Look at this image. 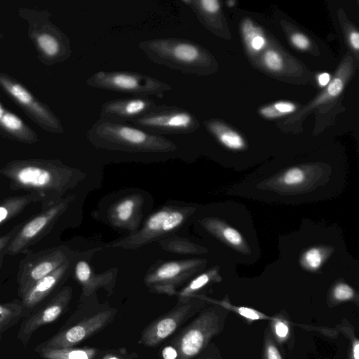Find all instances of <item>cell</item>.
<instances>
[{
    "mask_svg": "<svg viewBox=\"0 0 359 359\" xmlns=\"http://www.w3.org/2000/svg\"><path fill=\"white\" fill-rule=\"evenodd\" d=\"M0 174L10 180L11 189L39 195L44 208L59 201L56 196L67 188L72 172L57 161L26 159L8 163Z\"/></svg>",
    "mask_w": 359,
    "mask_h": 359,
    "instance_id": "1",
    "label": "cell"
},
{
    "mask_svg": "<svg viewBox=\"0 0 359 359\" xmlns=\"http://www.w3.org/2000/svg\"><path fill=\"white\" fill-rule=\"evenodd\" d=\"M262 60L264 66L271 72H278L283 69V61L282 57L275 50L269 49L265 51Z\"/></svg>",
    "mask_w": 359,
    "mask_h": 359,
    "instance_id": "31",
    "label": "cell"
},
{
    "mask_svg": "<svg viewBox=\"0 0 359 359\" xmlns=\"http://www.w3.org/2000/svg\"><path fill=\"white\" fill-rule=\"evenodd\" d=\"M137 355L129 353L124 348L110 349L101 351L99 359H136Z\"/></svg>",
    "mask_w": 359,
    "mask_h": 359,
    "instance_id": "35",
    "label": "cell"
},
{
    "mask_svg": "<svg viewBox=\"0 0 359 359\" xmlns=\"http://www.w3.org/2000/svg\"><path fill=\"white\" fill-rule=\"evenodd\" d=\"M22 224V223L16 225L8 233L0 236V253L2 252V251L4 252L5 249L8 245L12 239L14 238V236H15L16 233L18 232Z\"/></svg>",
    "mask_w": 359,
    "mask_h": 359,
    "instance_id": "39",
    "label": "cell"
},
{
    "mask_svg": "<svg viewBox=\"0 0 359 359\" xmlns=\"http://www.w3.org/2000/svg\"><path fill=\"white\" fill-rule=\"evenodd\" d=\"M194 359H222L219 351L214 344H209Z\"/></svg>",
    "mask_w": 359,
    "mask_h": 359,
    "instance_id": "38",
    "label": "cell"
},
{
    "mask_svg": "<svg viewBox=\"0 0 359 359\" xmlns=\"http://www.w3.org/2000/svg\"><path fill=\"white\" fill-rule=\"evenodd\" d=\"M292 324L283 314L272 316L269 324V330L275 341L280 345H287L289 348H292L294 344Z\"/></svg>",
    "mask_w": 359,
    "mask_h": 359,
    "instance_id": "21",
    "label": "cell"
},
{
    "mask_svg": "<svg viewBox=\"0 0 359 359\" xmlns=\"http://www.w3.org/2000/svg\"><path fill=\"white\" fill-rule=\"evenodd\" d=\"M183 219L180 211L160 210L149 218L146 227L151 231L168 232L180 226Z\"/></svg>",
    "mask_w": 359,
    "mask_h": 359,
    "instance_id": "20",
    "label": "cell"
},
{
    "mask_svg": "<svg viewBox=\"0 0 359 359\" xmlns=\"http://www.w3.org/2000/svg\"><path fill=\"white\" fill-rule=\"evenodd\" d=\"M34 39L39 50L50 61L62 62L71 54L69 39L56 28H51L48 32H39Z\"/></svg>",
    "mask_w": 359,
    "mask_h": 359,
    "instance_id": "15",
    "label": "cell"
},
{
    "mask_svg": "<svg viewBox=\"0 0 359 359\" xmlns=\"http://www.w3.org/2000/svg\"><path fill=\"white\" fill-rule=\"evenodd\" d=\"M116 313L113 308L85 311L80 306L55 334L39 345L50 348L74 347L109 325Z\"/></svg>",
    "mask_w": 359,
    "mask_h": 359,
    "instance_id": "5",
    "label": "cell"
},
{
    "mask_svg": "<svg viewBox=\"0 0 359 359\" xmlns=\"http://www.w3.org/2000/svg\"><path fill=\"white\" fill-rule=\"evenodd\" d=\"M156 104L148 97L118 98L104 102L100 118L130 123L149 111Z\"/></svg>",
    "mask_w": 359,
    "mask_h": 359,
    "instance_id": "13",
    "label": "cell"
},
{
    "mask_svg": "<svg viewBox=\"0 0 359 359\" xmlns=\"http://www.w3.org/2000/svg\"><path fill=\"white\" fill-rule=\"evenodd\" d=\"M290 41L293 46L299 50H306L310 46V41L308 37L299 32L292 34Z\"/></svg>",
    "mask_w": 359,
    "mask_h": 359,
    "instance_id": "37",
    "label": "cell"
},
{
    "mask_svg": "<svg viewBox=\"0 0 359 359\" xmlns=\"http://www.w3.org/2000/svg\"><path fill=\"white\" fill-rule=\"evenodd\" d=\"M229 311L215 304L203 308L167 344L175 359H194L224 330Z\"/></svg>",
    "mask_w": 359,
    "mask_h": 359,
    "instance_id": "4",
    "label": "cell"
},
{
    "mask_svg": "<svg viewBox=\"0 0 359 359\" xmlns=\"http://www.w3.org/2000/svg\"><path fill=\"white\" fill-rule=\"evenodd\" d=\"M22 319L21 300L13 299L8 302H0V334L15 325Z\"/></svg>",
    "mask_w": 359,
    "mask_h": 359,
    "instance_id": "22",
    "label": "cell"
},
{
    "mask_svg": "<svg viewBox=\"0 0 359 359\" xmlns=\"http://www.w3.org/2000/svg\"><path fill=\"white\" fill-rule=\"evenodd\" d=\"M208 303L203 296L198 295L187 302L178 301L175 308L153 320L143 330L139 344L146 347L158 346Z\"/></svg>",
    "mask_w": 359,
    "mask_h": 359,
    "instance_id": "8",
    "label": "cell"
},
{
    "mask_svg": "<svg viewBox=\"0 0 359 359\" xmlns=\"http://www.w3.org/2000/svg\"><path fill=\"white\" fill-rule=\"evenodd\" d=\"M305 179L304 171L299 168H292L287 170L282 177L283 182L287 186L301 184Z\"/></svg>",
    "mask_w": 359,
    "mask_h": 359,
    "instance_id": "34",
    "label": "cell"
},
{
    "mask_svg": "<svg viewBox=\"0 0 359 359\" xmlns=\"http://www.w3.org/2000/svg\"><path fill=\"white\" fill-rule=\"evenodd\" d=\"M234 3H235L234 1H230L227 2V4H228L229 6H233Z\"/></svg>",
    "mask_w": 359,
    "mask_h": 359,
    "instance_id": "43",
    "label": "cell"
},
{
    "mask_svg": "<svg viewBox=\"0 0 359 359\" xmlns=\"http://www.w3.org/2000/svg\"><path fill=\"white\" fill-rule=\"evenodd\" d=\"M34 351L42 359H99L101 353L100 349L89 346L50 348L39 344Z\"/></svg>",
    "mask_w": 359,
    "mask_h": 359,
    "instance_id": "17",
    "label": "cell"
},
{
    "mask_svg": "<svg viewBox=\"0 0 359 359\" xmlns=\"http://www.w3.org/2000/svg\"><path fill=\"white\" fill-rule=\"evenodd\" d=\"M4 255V252H1L0 253V269L1 268V266L3 264Z\"/></svg>",
    "mask_w": 359,
    "mask_h": 359,
    "instance_id": "42",
    "label": "cell"
},
{
    "mask_svg": "<svg viewBox=\"0 0 359 359\" xmlns=\"http://www.w3.org/2000/svg\"><path fill=\"white\" fill-rule=\"evenodd\" d=\"M329 298L327 304L330 306H334L345 302L354 300L355 292L348 284L340 283L333 287Z\"/></svg>",
    "mask_w": 359,
    "mask_h": 359,
    "instance_id": "28",
    "label": "cell"
},
{
    "mask_svg": "<svg viewBox=\"0 0 359 359\" xmlns=\"http://www.w3.org/2000/svg\"><path fill=\"white\" fill-rule=\"evenodd\" d=\"M67 261L65 255L60 248L46 249L26 255L20 261L17 274L18 296L21 297L36 282Z\"/></svg>",
    "mask_w": 359,
    "mask_h": 359,
    "instance_id": "10",
    "label": "cell"
},
{
    "mask_svg": "<svg viewBox=\"0 0 359 359\" xmlns=\"http://www.w3.org/2000/svg\"><path fill=\"white\" fill-rule=\"evenodd\" d=\"M130 123L158 135L189 134L199 126L196 117L187 109L175 105L157 104Z\"/></svg>",
    "mask_w": 359,
    "mask_h": 359,
    "instance_id": "7",
    "label": "cell"
},
{
    "mask_svg": "<svg viewBox=\"0 0 359 359\" xmlns=\"http://www.w3.org/2000/svg\"><path fill=\"white\" fill-rule=\"evenodd\" d=\"M212 277V273H205L193 279L186 287L177 293L179 302H187L193 297L198 290L210 281Z\"/></svg>",
    "mask_w": 359,
    "mask_h": 359,
    "instance_id": "25",
    "label": "cell"
},
{
    "mask_svg": "<svg viewBox=\"0 0 359 359\" xmlns=\"http://www.w3.org/2000/svg\"><path fill=\"white\" fill-rule=\"evenodd\" d=\"M318 81L320 86H326L330 81V74L327 72L320 74L318 77Z\"/></svg>",
    "mask_w": 359,
    "mask_h": 359,
    "instance_id": "41",
    "label": "cell"
},
{
    "mask_svg": "<svg viewBox=\"0 0 359 359\" xmlns=\"http://www.w3.org/2000/svg\"><path fill=\"white\" fill-rule=\"evenodd\" d=\"M323 257L321 251L318 248H311L303 255L304 265L310 270H316L323 262Z\"/></svg>",
    "mask_w": 359,
    "mask_h": 359,
    "instance_id": "32",
    "label": "cell"
},
{
    "mask_svg": "<svg viewBox=\"0 0 359 359\" xmlns=\"http://www.w3.org/2000/svg\"><path fill=\"white\" fill-rule=\"evenodd\" d=\"M67 204V199L59 200L42 208L41 212L22 224L5 249L4 254L13 256L27 252L29 247L35 245L50 231Z\"/></svg>",
    "mask_w": 359,
    "mask_h": 359,
    "instance_id": "9",
    "label": "cell"
},
{
    "mask_svg": "<svg viewBox=\"0 0 359 359\" xmlns=\"http://www.w3.org/2000/svg\"><path fill=\"white\" fill-rule=\"evenodd\" d=\"M42 202L41 197L34 193L11 196L0 203V226L22 212L32 203Z\"/></svg>",
    "mask_w": 359,
    "mask_h": 359,
    "instance_id": "18",
    "label": "cell"
},
{
    "mask_svg": "<svg viewBox=\"0 0 359 359\" xmlns=\"http://www.w3.org/2000/svg\"><path fill=\"white\" fill-rule=\"evenodd\" d=\"M348 41L351 46L355 51L359 49V33L357 31H352L348 36Z\"/></svg>",
    "mask_w": 359,
    "mask_h": 359,
    "instance_id": "40",
    "label": "cell"
},
{
    "mask_svg": "<svg viewBox=\"0 0 359 359\" xmlns=\"http://www.w3.org/2000/svg\"><path fill=\"white\" fill-rule=\"evenodd\" d=\"M214 229L229 245L239 249L245 247L242 236L235 229L220 222H214Z\"/></svg>",
    "mask_w": 359,
    "mask_h": 359,
    "instance_id": "26",
    "label": "cell"
},
{
    "mask_svg": "<svg viewBox=\"0 0 359 359\" xmlns=\"http://www.w3.org/2000/svg\"><path fill=\"white\" fill-rule=\"evenodd\" d=\"M348 359H353L350 352L348 351Z\"/></svg>",
    "mask_w": 359,
    "mask_h": 359,
    "instance_id": "44",
    "label": "cell"
},
{
    "mask_svg": "<svg viewBox=\"0 0 359 359\" xmlns=\"http://www.w3.org/2000/svg\"><path fill=\"white\" fill-rule=\"evenodd\" d=\"M337 328L350 340L351 350L349 352L353 359H359V340L355 334L353 327L348 322L344 320L341 325L337 326Z\"/></svg>",
    "mask_w": 359,
    "mask_h": 359,
    "instance_id": "30",
    "label": "cell"
},
{
    "mask_svg": "<svg viewBox=\"0 0 359 359\" xmlns=\"http://www.w3.org/2000/svg\"><path fill=\"white\" fill-rule=\"evenodd\" d=\"M72 293L71 287H63L44 306L23 318L17 333L18 340L26 347L39 328L57 320L67 311Z\"/></svg>",
    "mask_w": 359,
    "mask_h": 359,
    "instance_id": "11",
    "label": "cell"
},
{
    "mask_svg": "<svg viewBox=\"0 0 359 359\" xmlns=\"http://www.w3.org/2000/svg\"><path fill=\"white\" fill-rule=\"evenodd\" d=\"M69 264L67 261L54 271L36 282L27 292L20 297L22 306V319L30 315L59 285Z\"/></svg>",
    "mask_w": 359,
    "mask_h": 359,
    "instance_id": "14",
    "label": "cell"
},
{
    "mask_svg": "<svg viewBox=\"0 0 359 359\" xmlns=\"http://www.w3.org/2000/svg\"><path fill=\"white\" fill-rule=\"evenodd\" d=\"M205 125L207 130L224 147L233 150L245 148V143L242 136L221 121L209 120L205 122Z\"/></svg>",
    "mask_w": 359,
    "mask_h": 359,
    "instance_id": "19",
    "label": "cell"
},
{
    "mask_svg": "<svg viewBox=\"0 0 359 359\" xmlns=\"http://www.w3.org/2000/svg\"><path fill=\"white\" fill-rule=\"evenodd\" d=\"M296 105L287 101H279L271 105L262 107L259 114L266 118H274L294 112Z\"/></svg>",
    "mask_w": 359,
    "mask_h": 359,
    "instance_id": "27",
    "label": "cell"
},
{
    "mask_svg": "<svg viewBox=\"0 0 359 359\" xmlns=\"http://www.w3.org/2000/svg\"><path fill=\"white\" fill-rule=\"evenodd\" d=\"M134 207L135 203L131 199L121 202L116 208L118 219L123 222L128 220L133 215Z\"/></svg>",
    "mask_w": 359,
    "mask_h": 359,
    "instance_id": "36",
    "label": "cell"
},
{
    "mask_svg": "<svg viewBox=\"0 0 359 359\" xmlns=\"http://www.w3.org/2000/svg\"><path fill=\"white\" fill-rule=\"evenodd\" d=\"M241 31L248 49L252 53L262 50L266 44V39L262 30L255 26L249 19L242 22Z\"/></svg>",
    "mask_w": 359,
    "mask_h": 359,
    "instance_id": "23",
    "label": "cell"
},
{
    "mask_svg": "<svg viewBox=\"0 0 359 359\" xmlns=\"http://www.w3.org/2000/svg\"><path fill=\"white\" fill-rule=\"evenodd\" d=\"M86 84L94 88L126 93L134 97H163L172 87L156 78L130 71H99L91 75Z\"/></svg>",
    "mask_w": 359,
    "mask_h": 359,
    "instance_id": "6",
    "label": "cell"
},
{
    "mask_svg": "<svg viewBox=\"0 0 359 359\" xmlns=\"http://www.w3.org/2000/svg\"><path fill=\"white\" fill-rule=\"evenodd\" d=\"M0 85L43 128L53 132H63L60 122L52 111L21 84L0 74Z\"/></svg>",
    "mask_w": 359,
    "mask_h": 359,
    "instance_id": "12",
    "label": "cell"
},
{
    "mask_svg": "<svg viewBox=\"0 0 359 359\" xmlns=\"http://www.w3.org/2000/svg\"><path fill=\"white\" fill-rule=\"evenodd\" d=\"M352 59L347 56L339 67L334 76L322 92L312 102L300 111L302 114L322 104L330 102L336 98L343 90L352 70Z\"/></svg>",
    "mask_w": 359,
    "mask_h": 359,
    "instance_id": "16",
    "label": "cell"
},
{
    "mask_svg": "<svg viewBox=\"0 0 359 359\" xmlns=\"http://www.w3.org/2000/svg\"><path fill=\"white\" fill-rule=\"evenodd\" d=\"M203 299H205L210 304H215L219 305L224 308H225L229 311H231L236 313L241 316L245 318L248 320H271L272 316H267L265 313H263L259 311H257L254 309L245 307V306H238L232 305L229 301L228 299L223 300H215L210 299L209 297H206L203 296Z\"/></svg>",
    "mask_w": 359,
    "mask_h": 359,
    "instance_id": "24",
    "label": "cell"
},
{
    "mask_svg": "<svg viewBox=\"0 0 359 359\" xmlns=\"http://www.w3.org/2000/svg\"><path fill=\"white\" fill-rule=\"evenodd\" d=\"M75 276L77 280L83 286V291L87 288L91 280V269L89 264L81 260L75 266Z\"/></svg>",
    "mask_w": 359,
    "mask_h": 359,
    "instance_id": "33",
    "label": "cell"
},
{
    "mask_svg": "<svg viewBox=\"0 0 359 359\" xmlns=\"http://www.w3.org/2000/svg\"><path fill=\"white\" fill-rule=\"evenodd\" d=\"M262 359H283L277 344L269 328L266 330L264 334Z\"/></svg>",
    "mask_w": 359,
    "mask_h": 359,
    "instance_id": "29",
    "label": "cell"
},
{
    "mask_svg": "<svg viewBox=\"0 0 359 359\" xmlns=\"http://www.w3.org/2000/svg\"><path fill=\"white\" fill-rule=\"evenodd\" d=\"M1 334H0V341H1Z\"/></svg>",
    "mask_w": 359,
    "mask_h": 359,
    "instance_id": "45",
    "label": "cell"
},
{
    "mask_svg": "<svg viewBox=\"0 0 359 359\" xmlns=\"http://www.w3.org/2000/svg\"><path fill=\"white\" fill-rule=\"evenodd\" d=\"M139 48L152 62L181 72L203 74L211 65L209 54L198 44L185 39L167 37L142 41Z\"/></svg>",
    "mask_w": 359,
    "mask_h": 359,
    "instance_id": "2",
    "label": "cell"
},
{
    "mask_svg": "<svg viewBox=\"0 0 359 359\" xmlns=\"http://www.w3.org/2000/svg\"><path fill=\"white\" fill-rule=\"evenodd\" d=\"M97 147L135 151H168L175 145L161 135L152 134L127 123L100 118L87 132Z\"/></svg>",
    "mask_w": 359,
    "mask_h": 359,
    "instance_id": "3",
    "label": "cell"
}]
</instances>
